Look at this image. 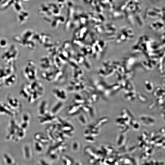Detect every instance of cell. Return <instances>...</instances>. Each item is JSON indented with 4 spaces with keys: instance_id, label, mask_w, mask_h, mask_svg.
<instances>
[{
    "instance_id": "cell-6",
    "label": "cell",
    "mask_w": 165,
    "mask_h": 165,
    "mask_svg": "<svg viewBox=\"0 0 165 165\" xmlns=\"http://www.w3.org/2000/svg\"><path fill=\"white\" fill-rule=\"evenodd\" d=\"M85 139L87 142L90 143H93L95 141L94 137L90 135L85 136Z\"/></svg>"
},
{
    "instance_id": "cell-8",
    "label": "cell",
    "mask_w": 165,
    "mask_h": 165,
    "mask_svg": "<svg viewBox=\"0 0 165 165\" xmlns=\"http://www.w3.org/2000/svg\"><path fill=\"white\" fill-rule=\"evenodd\" d=\"M125 162L127 164H128L130 162V160L129 159H126L125 160Z\"/></svg>"
},
{
    "instance_id": "cell-9",
    "label": "cell",
    "mask_w": 165,
    "mask_h": 165,
    "mask_svg": "<svg viewBox=\"0 0 165 165\" xmlns=\"http://www.w3.org/2000/svg\"><path fill=\"white\" fill-rule=\"evenodd\" d=\"M154 132H153L152 133H151V138H152L153 137H153L154 135Z\"/></svg>"
},
{
    "instance_id": "cell-1",
    "label": "cell",
    "mask_w": 165,
    "mask_h": 165,
    "mask_svg": "<svg viewBox=\"0 0 165 165\" xmlns=\"http://www.w3.org/2000/svg\"><path fill=\"white\" fill-rule=\"evenodd\" d=\"M82 105L79 104L72 105L69 109L68 113L70 115H74L79 112L82 107Z\"/></svg>"
},
{
    "instance_id": "cell-2",
    "label": "cell",
    "mask_w": 165,
    "mask_h": 165,
    "mask_svg": "<svg viewBox=\"0 0 165 165\" xmlns=\"http://www.w3.org/2000/svg\"><path fill=\"white\" fill-rule=\"evenodd\" d=\"M62 106L63 104L62 103H57L52 109L51 114L55 115L60 111Z\"/></svg>"
},
{
    "instance_id": "cell-4",
    "label": "cell",
    "mask_w": 165,
    "mask_h": 165,
    "mask_svg": "<svg viewBox=\"0 0 165 165\" xmlns=\"http://www.w3.org/2000/svg\"><path fill=\"white\" fill-rule=\"evenodd\" d=\"M78 120L80 123L82 125H86L88 123L87 118L84 114H81L78 117Z\"/></svg>"
},
{
    "instance_id": "cell-7",
    "label": "cell",
    "mask_w": 165,
    "mask_h": 165,
    "mask_svg": "<svg viewBox=\"0 0 165 165\" xmlns=\"http://www.w3.org/2000/svg\"><path fill=\"white\" fill-rule=\"evenodd\" d=\"M134 127L135 129H138V128L139 127V125L137 123H136L134 125Z\"/></svg>"
},
{
    "instance_id": "cell-5",
    "label": "cell",
    "mask_w": 165,
    "mask_h": 165,
    "mask_svg": "<svg viewBox=\"0 0 165 165\" xmlns=\"http://www.w3.org/2000/svg\"><path fill=\"white\" fill-rule=\"evenodd\" d=\"M72 149L74 152L78 151L80 148V144L78 142L75 141L73 142L72 145Z\"/></svg>"
},
{
    "instance_id": "cell-3",
    "label": "cell",
    "mask_w": 165,
    "mask_h": 165,
    "mask_svg": "<svg viewBox=\"0 0 165 165\" xmlns=\"http://www.w3.org/2000/svg\"><path fill=\"white\" fill-rule=\"evenodd\" d=\"M61 160L64 164L70 165L73 164V162L72 159L68 156L63 155L61 157Z\"/></svg>"
},
{
    "instance_id": "cell-10",
    "label": "cell",
    "mask_w": 165,
    "mask_h": 165,
    "mask_svg": "<svg viewBox=\"0 0 165 165\" xmlns=\"http://www.w3.org/2000/svg\"><path fill=\"white\" fill-rule=\"evenodd\" d=\"M164 128H163L162 129H161V132L162 133H164Z\"/></svg>"
}]
</instances>
